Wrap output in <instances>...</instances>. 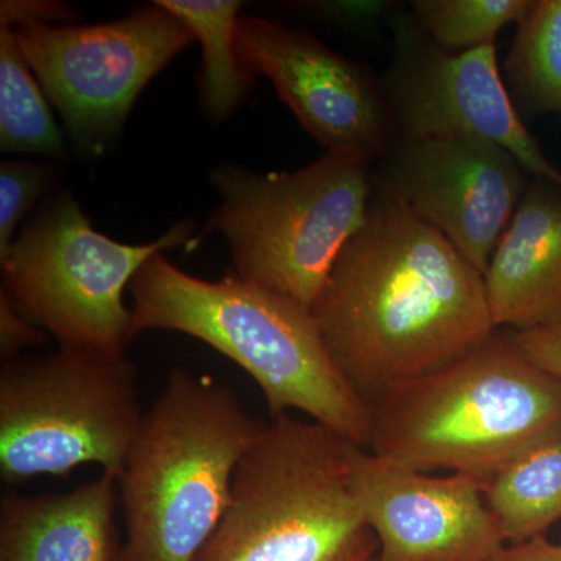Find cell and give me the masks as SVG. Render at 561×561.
I'll use <instances>...</instances> for the list:
<instances>
[{
	"label": "cell",
	"mask_w": 561,
	"mask_h": 561,
	"mask_svg": "<svg viewBox=\"0 0 561 561\" xmlns=\"http://www.w3.org/2000/svg\"><path fill=\"white\" fill-rule=\"evenodd\" d=\"M312 313L335 364L368 405L497 331L482 273L440 231L378 190Z\"/></svg>",
	"instance_id": "1"
},
{
	"label": "cell",
	"mask_w": 561,
	"mask_h": 561,
	"mask_svg": "<svg viewBox=\"0 0 561 561\" xmlns=\"http://www.w3.org/2000/svg\"><path fill=\"white\" fill-rule=\"evenodd\" d=\"M131 291L135 335L150 330L191 335L249 373L272 419L301 412L368 449L370 405L335 364L308 308L238 275L197 278L162 253L140 268Z\"/></svg>",
	"instance_id": "2"
},
{
	"label": "cell",
	"mask_w": 561,
	"mask_h": 561,
	"mask_svg": "<svg viewBox=\"0 0 561 561\" xmlns=\"http://www.w3.org/2000/svg\"><path fill=\"white\" fill-rule=\"evenodd\" d=\"M368 451L486 483L561 427V381L527 359L511 334L383 391L370 404Z\"/></svg>",
	"instance_id": "3"
},
{
	"label": "cell",
	"mask_w": 561,
	"mask_h": 561,
	"mask_svg": "<svg viewBox=\"0 0 561 561\" xmlns=\"http://www.w3.org/2000/svg\"><path fill=\"white\" fill-rule=\"evenodd\" d=\"M262 424L209 376L169 373L117 478L125 561H195L227 512L239 461Z\"/></svg>",
	"instance_id": "4"
},
{
	"label": "cell",
	"mask_w": 561,
	"mask_h": 561,
	"mask_svg": "<svg viewBox=\"0 0 561 561\" xmlns=\"http://www.w3.org/2000/svg\"><path fill=\"white\" fill-rule=\"evenodd\" d=\"M356 448L290 413L262 424L195 561H379L353 489Z\"/></svg>",
	"instance_id": "5"
},
{
	"label": "cell",
	"mask_w": 561,
	"mask_h": 561,
	"mask_svg": "<svg viewBox=\"0 0 561 561\" xmlns=\"http://www.w3.org/2000/svg\"><path fill=\"white\" fill-rule=\"evenodd\" d=\"M213 183L221 203L210 228L227 239L239 278L312 311L367 219L370 164L327 153L295 172L217 169Z\"/></svg>",
	"instance_id": "6"
},
{
	"label": "cell",
	"mask_w": 561,
	"mask_h": 561,
	"mask_svg": "<svg viewBox=\"0 0 561 561\" xmlns=\"http://www.w3.org/2000/svg\"><path fill=\"white\" fill-rule=\"evenodd\" d=\"M138 376L127 356L60 348L0 371V478H66L99 465L119 478L138 435Z\"/></svg>",
	"instance_id": "7"
},
{
	"label": "cell",
	"mask_w": 561,
	"mask_h": 561,
	"mask_svg": "<svg viewBox=\"0 0 561 561\" xmlns=\"http://www.w3.org/2000/svg\"><path fill=\"white\" fill-rule=\"evenodd\" d=\"M191 231L183 221L157 241L127 245L95 231L72 195L61 194L0 262L2 290L60 348L125 356L136 337L125 289L147 261L186 242Z\"/></svg>",
	"instance_id": "8"
},
{
	"label": "cell",
	"mask_w": 561,
	"mask_h": 561,
	"mask_svg": "<svg viewBox=\"0 0 561 561\" xmlns=\"http://www.w3.org/2000/svg\"><path fill=\"white\" fill-rule=\"evenodd\" d=\"M13 28L70 136L94 153L121 130L146 84L194 39L158 3L105 24Z\"/></svg>",
	"instance_id": "9"
},
{
	"label": "cell",
	"mask_w": 561,
	"mask_h": 561,
	"mask_svg": "<svg viewBox=\"0 0 561 561\" xmlns=\"http://www.w3.org/2000/svg\"><path fill=\"white\" fill-rule=\"evenodd\" d=\"M394 55L381 81L398 140L472 136L512 153L535 179L561 190V171L523 122L497 68L496 47L449 54L413 21L393 25Z\"/></svg>",
	"instance_id": "10"
},
{
	"label": "cell",
	"mask_w": 561,
	"mask_h": 561,
	"mask_svg": "<svg viewBox=\"0 0 561 561\" xmlns=\"http://www.w3.org/2000/svg\"><path fill=\"white\" fill-rule=\"evenodd\" d=\"M529 175L490 140L434 136L398 140L373 183L440 231L485 276Z\"/></svg>",
	"instance_id": "11"
},
{
	"label": "cell",
	"mask_w": 561,
	"mask_h": 561,
	"mask_svg": "<svg viewBox=\"0 0 561 561\" xmlns=\"http://www.w3.org/2000/svg\"><path fill=\"white\" fill-rule=\"evenodd\" d=\"M236 39L251 76L272 80L280 101L328 153L370 164L393 150V119L370 70L308 31L262 18H239Z\"/></svg>",
	"instance_id": "12"
},
{
	"label": "cell",
	"mask_w": 561,
	"mask_h": 561,
	"mask_svg": "<svg viewBox=\"0 0 561 561\" xmlns=\"http://www.w3.org/2000/svg\"><path fill=\"white\" fill-rule=\"evenodd\" d=\"M485 483L432 476L357 446L353 489L379 545V561H490L504 548Z\"/></svg>",
	"instance_id": "13"
},
{
	"label": "cell",
	"mask_w": 561,
	"mask_h": 561,
	"mask_svg": "<svg viewBox=\"0 0 561 561\" xmlns=\"http://www.w3.org/2000/svg\"><path fill=\"white\" fill-rule=\"evenodd\" d=\"M496 330L561 324V190L535 179L524 191L485 276Z\"/></svg>",
	"instance_id": "14"
},
{
	"label": "cell",
	"mask_w": 561,
	"mask_h": 561,
	"mask_svg": "<svg viewBox=\"0 0 561 561\" xmlns=\"http://www.w3.org/2000/svg\"><path fill=\"white\" fill-rule=\"evenodd\" d=\"M117 501L106 472L66 493L3 494L0 561H125Z\"/></svg>",
	"instance_id": "15"
},
{
	"label": "cell",
	"mask_w": 561,
	"mask_h": 561,
	"mask_svg": "<svg viewBox=\"0 0 561 561\" xmlns=\"http://www.w3.org/2000/svg\"><path fill=\"white\" fill-rule=\"evenodd\" d=\"M483 496L507 545L545 537L561 522V427L508 461Z\"/></svg>",
	"instance_id": "16"
},
{
	"label": "cell",
	"mask_w": 561,
	"mask_h": 561,
	"mask_svg": "<svg viewBox=\"0 0 561 561\" xmlns=\"http://www.w3.org/2000/svg\"><path fill=\"white\" fill-rule=\"evenodd\" d=\"M179 18L203 47L201 94L203 106L213 119L230 116L245 98L253 80L238 50L241 2L216 0H160L157 2Z\"/></svg>",
	"instance_id": "17"
},
{
	"label": "cell",
	"mask_w": 561,
	"mask_h": 561,
	"mask_svg": "<svg viewBox=\"0 0 561 561\" xmlns=\"http://www.w3.org/2000/svg\"><path fill=\"white\" fill-rule=\"evenodd\" d=\"M505 76L526 116L561 114V0H529L516 22Z\"/></svg>",
	"instance_id": "18"
},
{
	"label": "cell",
	"mask_w": 561,
	"mask_h": 561,
	"mask_svg": "<svg viewBox=\"0 0 561 561\" xmlns=\"http://www.w3.org/2000/svg\"><path fill=\"white\" fill-rule=\"evenodd\" d=\"M0 149L38 154H60L65 149L61 133L9 24H0Z\"/></svg>",
	"instance_id": "19"
},
{
	"label": "cell",
	"mask_w": 561,
	"mask_h": 561,
	"mask_svg": "<svg viewBox=\"0 0 561 561\" xmlns=\"http://www.w3.org/2000/svg\"><path fill=\"white\" fill-rule=\"evenodd\" d=\"M529 0H413L412 18L438 47L449 54L494 44L497 33L522 20Z\"/></svg>",
	"instance_id": "20"
},
{
	"label": "cell",
	"mask_w": 561,
	"mask_h": 561,
	"mask_svg": "<svg viewBox=\"0 0 561 561\" xmlns=\"http://www.w3.org/2000/svg\"><path fill=\"white\" fill-rule=\"evenodd\" d=\"M50 181L47 165L28 161L0 164V262L13 249L18 224L35 205Z\"/></svg>",
	"instance_id": "21"
},
{
	"label": "cell",
	"mask_w": 561,
	"mask_h": 561,
	"mask_svg": "<svg viewBox=\"0 0 561 561\" xmlns=\"http://www.w3.org/2000/svg\"><path fill=\"white\" fill-rule=\"evenodd\" d=\"M46 341L47 332L32 323L2 290L0 294V356L3 364L20 359L22 351L43 345Z\"/></svg>",
	"instance_id": "22"
},
{
	"label": "cell",
	"mask_w": 561,
	"mask_h": 561,
	"mask_svg": "<svg viewBox=\"0 0 561 561\" xmlns=\"http://www.w3.org/2000/svg\"><path fill=\"white\" fill-rule=\"evenodd\" d=\"M511 337L527 359L561 381V324L513 331Z\"/></svg>",
	"instance_id": "23"
},
{
	"label": "cell",
	"mask_w": 561,
	"mask_h": 561,
	"mask_svg": "<svg viewBox=\"0 0 561 561\" xmlns=\"http://www.w3.org/2000/svg\"><path fill=\"white\" fill-rule=\"evenodd\" d=\"M70 20V9L55 2H2L0 7V24L11 27L20 25L44 24L55 25L57 22Z\"/></svg>",
	"instance_id": "24"
},
{
	"label": "cell",
	"mask_w": 561,
	"mask_h": 561,
	"mask_svg": "<svg viewBox=\"0 0 561 561\" xmlns=\"http://www.w3.org/2000/svg\"><path fill=\"white\" fill-rule=\"evenodd\" d=\"M391 3L381 0H357V2L317 3V11H323L331 20L350 22V24H370L382 20Z\"/></svg>",
	"instance_id": "25"
},
{
	"label": "cell",
	"mask_w": 561,
	"mask_h": 561,
	"mask_svg": "<svg viewBox=\"0 0 561 561\" xmlns=\"http://www.w3.org/2000/svg\"><path fill=\"white\" fill-rule=\"evenodd\" d=\"M490 561H561V545L546 537L505 545Z\"/></svg>",
	"instance_id": "26"
}]
</instances>
